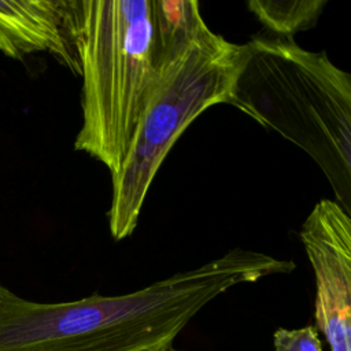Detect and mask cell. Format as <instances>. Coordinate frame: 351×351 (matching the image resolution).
Listing matches in <instances>:
<instances>
[{
    "label": "cell",
    "instance_id": "cell-1",
    "mask_svg": "<svg viewBox=\"0 0 351 351\" xmlns=\"http://www.w3.org/2000/svg\"><path fill=\"white\" fill-rule=\"evenodd\" d=\"M293 269L292 261L234 248L117 296L43 303L0 284V351H149L170 346L219 295Z\"/></svg>",
    "mask_w": 351,
    "mask_h": 351
},
{
    "label": "cell",
    "instance_id": "cell-6",
    "mask_svg": "<svg viewBox=\"0 0 351 351\" xmlns=\"http://www.w3.org/2000/svg\"><path fill=\"white\" fill-rule=\"evenodd\" d=\"M0 52L22 59L49 52L78 74L66 22V0H0Z\"/></svg>",
    "mask_w": 351,
    "mask_h": 351
},
{
    "label": "cell",
    "instance_id": "cell-2",
    "mask_svg": "<svg viewBox=\"0 0 351 351\" xmlns=\"http://www.w3.org/2000/svg\"><path fill=\"white\" fill-rule=\"evenodd\" d=\"M66 22L82 78L74 148L114 177L160 69L193 40L160 25L154 0H66Z\"/></svg>",
    "mask_w": 351,
    "mask_h": 351
},
{
    "label": "cell",
    "instance_id": "cell-8",
    "mask_svg": "<svg viewBox=\"0 0 351 351\" xmlns=\"http://www.w3.org/2000/svg\"><path fill=\"white\" fill-rule=\"evenodd\" d=\"M273 351H322L315 325L300 329L278 328L273 335Z\"/></svg>",
    "mask_w": 351,
    "mask_h": 351
},
{
    "label": "cell",
    "instance_id": "cell-5",
    "mask_svg": "<svg viewBox=\"0 0 351 351\" xmlns=\"http://www.w3.org/2000/svg\"><path fill=\"white\" fill-rule=\"evenodd\" d=\"M299 236L315 277V328L330 351H351V215L322 199Z\"/></svg>",
    "mask_w": 351,
    "mask_h": 351
},
{
    "label": "cell",
    "instance_id": "cell-9",
    "mask_svg": "<svg viewBox=\"0 0 351 351\" xmlns=\"http://www.w3.org/2000/svg\"><path fill=\"white\" fill-rule=\"evenodd\" d=\"M170 346H171V344H170ZM167 347H169V346H160V347L152 348V350H149V351H166V350H167Z\"/></svg>",
    "mask_w": 351,
    "mask_h": 351
},
{
    "label": "cell",
    "instance_id": "cell-3",
    "mask_svg": "<svg viewBox=\"0 0 351 351\" xmlns=\"http://www.w3.org/2000/svg\"><path fill=\"white\" fill-rule=\"evenodd\" d=\"M245 48L229 104L302 148L351 215V75L289 37L256 34Z\"/></svg>",
    "mask_w": 351,
    "mask_h": 351
},
{
    "label": "cell",
    "instance_id": "cell-10",
    "mask_svg": "<svg viewBox=\"0 0 351 351\" xmlns=\"http://www.w3.org/2000/svg\"><path fill=\"white\" fill-rule=\"evenodd\" d=\"M166 351H182V350H177V348H174V347H173V346H169V347H167V350H166Z\"/></svg>",
    "mask_w": 351,
    "mask_h": 351
},
{
    "label": "cell",
    "instance_id": "cell-4",
    "mask_svg": "<svg viewBox=\"0 0 351 351\" xmlns=\"http://www.w3.org/2000/svg\"><path fill=\"white\" fill-rule=\"evenodd\" d=\"M245 59V44L208 27L160 69L126 156L111 177L107 218L115 240L134 232L152 181L185 129L211 106L229 104Z\"/></svg>",
    "mask_w": 351,
    "mask_h": 351
},
{
    "label": "cell",
    "instance_id": "cell-7",
    "mask_svg": "<svg viewBox=\"0 0 351 351\" xmlns=\"http://www.w3.org/2000/svg\"><path fill=\"white\" fill-rule=\"evenodd\" d=\"M326 0H250V11L273 36L293 38L308 30L326 5Z\"/></svg>",
    "mask_w": 351,
    "mask_h": 351
}]
</instances>
